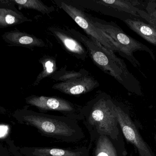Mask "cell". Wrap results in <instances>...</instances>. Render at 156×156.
<instances>
[{
  "mask_svg": "<svg viewBox=\"0 0 156 156\" xmlns=\"http://www.w3.org/2000/svg\"><path fill=\"white\" fill-rule=\"evenodd\" d=\"M24 156H89L90 151L86 147L75 149L56 147H23L20 149Z\"/></svg>",
  "mask_w": 156,
  "mask_h": 156,
  "instance_id": "cell-11",
  "label": "cell"
},
{
  "mask_svg": "<svg viewBox=\"0 0 156 156\" xmlns=\"http://www.w3.org/2000/svg\"><path fill=\"white\" fill-rule=\"evenodd\" d=\"M98 4L113 8L119 11L125 12L137 18L140 20H144L138 14L140 9L137 8L139 1L131 0H102L96 1Z\"/></svg>",
  "mask_w": 156,
  "mask_h": 156,
  "instance_id": "cell-14",
  "label": "cell"
},
{
  "mask_svg": "<svg viewBox=\"0 0 156 156\" xmlns=\"http://www.w3.org/2000/svg\"><path fill=\"white\" fill-rule=\"evenodd\" d=\"M123 21L132 31L149 43L156 46V29L149 23L137 20H123Z\"/></svg>",
  "mask_w": 156,
  "mask_h": 156,
  "instance_id": "cell-13",
  "label": "cell"
},
{
  "mask_svg": "<svg viewBox=\"0 0 156 156\" xmlns=\"http://www.w3.org/2000/svg\"><path fill=\"white\" fill-rule=\"evenodd\" d=\"M93 23L98 29L111 37L117 44L121 56L126 58L139 72L146 77L142 72L141 65L133 55L137 51L148 53L153 61L156 60L152 51L147 46L125 33L122 29L114 23H107L92 19Z\"/></svg>",
  "mask_w": 156,
  "mask_h": 156,
  "instance_id": "cell-4",
  "label": "cell"
},
{
  "mask_svg": "<svg viewBox=\"0 0 156 156\" xmlns=\"http://www.w3.org/2000/svg\"><path fill=\"white\" fill-rule=\"evenodd\" d=\"M145 9H140L138 14L144 20L156 29V1L148 2Z\"/></svg>",
  "mask_w": 156,
  "mask_h": 156,
  "instance_id": "cell-18",
  "label": "cell"
},
{
  "mask_svg": "<svg viewBox=\"0 0 156 156\" xmlns=\"http://www.w3.org/2000/svg\"><path fill=\"white\" fill-rule=\"evenodd\" d=\"M99 83L85 69L76 72L63 82L54 84L52 88L70 96H80L98 87Z\"/></svg>",
  "mask_w": 156,
  "mask_h": 156,
  "instance_id": "cell-8",
  "label": "cell"
},
{
  "mask_svg": "<svg viewBox=\"0 0 156 156\" xmlns=\"http://www.w3.org/2000/svg\"><path fill=\"white\" fill-rule=\"evenodd\" d=\"M18 123L33 127L43 136L67 143L81 141L85 136L78 121L65 116L48 115L26 106L13 114Z\"/></svg>",
  "mask_w": 156,
  "mask_h": 156,
  "instance_id": "cell-1",
  "label": "cell"
},
{
  "mask_svg": "<svg viewBox=\"0 0 156 156\" xmlns=\"http://www.w3.org/2000/svg\"><path fill=\"white\" fill-rule=\"evenodd\" d=\"M26 104L35 107L39 112L56 111L64 116L75 119L83 120V106L72 103L64 98L56 96H45L31 95L25 99Z\"/></svg>",
  "mask_w": 156,
  "mask_h": 156,
  "instance_id": "cell-6",
  "label": "cell"
},
{
  "mask_svg": "<svg viewBox=\"0 0 156 156\" xmlns=\"http://www.w3.org/2000/svg\"><path fill=\"white\" fill-rule=\"evenodd\" d=\"M56 5L64 11L81 27L87 36L101 49L110 54H120L118 45L111 37L97 28L92 18L76 7L62 1H55Z\"/></svg>",
  "mask_w": 156,
  "mask_h": 156,
  "instance_id": "cell-5",
  "label": "cell"
},
{
  "mask_svg": "<svg viewBox=\"0 0 156 156\" xmlns=\"http://www.w3.org/2000/svg\"><path fill=\"white\" fill-rule=\"evenodd\" d=\"M116 102L105 92L98 93L82 108L83 122L87 128L90 140V151L97 137L105 135L117 139L122 131L117 117Z\"/></svg>",
  "mask_w": 156,
  "mask_h": 156,
  "instance_id": "cell-2",
  "label": "cell"
},
{
  "mask_svg": "<svg viewBox=\"0 0 156 156\" xmlns=\"http://www.w3.org/2000/svg\"><path fill=\"white\" fill-rule=\"evenodd\" d=\"M117 117L124 137L135 147L140 156H156L149 145L143 139L129 115V110L116 102Z\"/></svg>",
  "mask_w": 156,
  "mask_h": 156,
  "instance_id": "cell-7",
  "label": "cell"
},
{
  "mask_svg": "<svg viewBox=\"0 0 156 156\" xmlns=\"http://www.w3.org/2000/svg\"><path fill=\"white\" fill-rule=\"evenodd\" d=\"M12 2L19 7L20 9H25L34 10L43 15H48L55 10L54 7H49L39 0H12Z\"/></svg>",
  "mask_w": 156,
  "mask_h": 156,
  "instance_id": "cell-17",
  "label": "cell"
},
{
  "mask_svg": "<svg viewBox=\"0 0 156 156\" xmlns=\"http://www.w3.org/2000/svg\"><path fill=\"white\" fill-rule=\"evenodd\" d=\"M67 30L85 47L95 65L102 71L114 77L129 92L142 96L140 83L129 71L125 62L115 54L111 55L98 47L93 40L74 29Z\"/></svg>",
  "mask_w": 156,
  "mask_h": 156,
  "instance_id": "cell-3",
  "label": "cell"
},
{
  "mask_svg": "<svg viewBox=\"0 0 156 156\" xmlns=\"http://www.w3.org/2000/svg\"><path fill=\"white\" fill-rule=\"evenodd\" d=\"M124 137L122 132L117 139L105 135L98 136L92 145V156H127Z\"/></svg>",
  "mask_w": 156,
  "mask_h": 156,
  "instance_id": "cell-9",
  "label": "cell"
},
{
  "mask_svg": "<svg viewBox=\"0 0 156 156\" xmlns=\"http://www.w3.org/2000/svg\"><path fill=\"white\" fill-rule=\"evenodd\" d=\"M39 62L42 65V70L33 84V86H37L43 79L49 76L51 77L57 71L56 60L52 56L44 55L39 59Z\"/></svg>",
  "mask_w": 156,
  "mask_h": 156,
  "instance_id": "cell-16",
  "label": "cell"
},
{
  "mask_svg": "<svg viewBox=\"0 0 156 156\" xmlns=\"http://www.w3.org/2000/svg\"><path fill=\"white\" fill-rule=\"evenodd\" d=\"M15 4L12 0H1L0 1V8L17 10L15 8Z\"/></svg>",
  "mask_w": 156,
  "mask_h": 156,
  "instance_id": "cell-19",
  "label": "cell"
},
{
  "mask_svg": "<svg viewBox=\"0 0 156 156\" xmlns=\"http://www.w3.org/2000/svg\"><path fill=\"white\" fill-rule=\"evenodd\" d=\"M32 21V20L24 16L18 10H14L11 9L0 8V29Z\"/></svg>",
  "mask_w": 156,
  "mask_h": 156,
  "instance_id": "cell-15",
  "label": "cell"
},
{
  "mask_svg": "<svg viewBox=\"0 0 156 156\" xmlns=\"http://www.w3.org/2000/svg\"><path fill=\"white\" fill-rule=\"evenodd\" d=\"M48 29L67 52L77 59L85 60L88 52L83 44L73 34L58 27H50Z\"/></svg>",
  "mask_w": 156,
  "mask_h": 156,
  "instance_id": "cell-10",
  "label": "cell"
},
{
  "mask_svg": "<svg viewBox=\"0 0 156 156\" xmlns=\"http://www.w3.org/2000/svg\"><path fill=\"white\" fill-rule=\"evenodd\" d=\"M5 42L12 46H20L25 48H43L45 43L42 39L27 33L14 30L4 33L2 35Z\"/></svg>",
  "mask_w": 156,
  "mask_h": 156,
  "instance_id": "cell-12",
  "label": "cell"
},
{
  "mask_svg": "<svg viewBox=\"0 0 156 156\" xmlns=\"http://www.w3.org/2000/svg\"></svg>",
  "mask_w": 156,
  "mask_h": 156,
  "instance_id": "cell-20",
  "label": "cell"
}]
</instances>
